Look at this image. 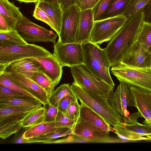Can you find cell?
I'll use <instances>...</instances> for the list:
<instances>
[{
    "label": "cell",
    "instance_id": "e0dca14e",
    "mask_svg": "<svg viewBox=\"0 0 151 151\" xmlns=\"http://www.w3.org/2000/svg\"><path fill=\"white\" fill-rule=\"evenodd\" d=\"M94 22L93 9L81 11L76 42L82 44L89 41Z\"/></svg>",
    "mask_w": 151,
    "mask_h": 151
},
{
    "label": "cell",
    "instance_id": "3957f363",
    "mask_svg": "<svg viewBox=\"0 0 151 151\" xmlns=\"http://www.w3.org/2000/svg\"><path fill=\"white\" fill-rule=\"evenodd\" d=\"M84 65L93 72L110 85L115 84L110 75V63L105 48L88 41L83 43Z\"/></svg>",
    "mask_w": 151,
    "mask_h": 151
},
{
    "label": "cell",
    "instance_id": "d6986e66",
    "mask_svg": "<svg viewBox=\"0 0 151 151\" xmlns=\"http://www.w3.org/2000/svg\"><path fill=\"white\" fill-rule=\"evenodd\" d=\"M36 4L47 13L58 37L60 34L63 12L60 4L39 0Z\"/></svg>",
    "mask_w": 151,
    "mask_h": 151
},
{
    "label": "cell",
    "instance_id": "7402d4cb",
    "mask_svg": "<svg viewBox=\"0 0 151 151\" xmlns=\"http://www.w3.org/2000/svg\"><path fill=\"white\" fill-rule=\"evenodd\" d=\"M80 117L102 129L113 132L114 128L104 118L88 106L80 104Z\"/></svg>",
    "mask_w": 151,
    "mask_h": 151
},
{
    "label": "cell",
    "instance_id": "bcb514c9",
    "mask_svg": "<svg viewBox=\"0 0 151 151\" xmlns=\"http://www.w3.org/2000/svg\"><path fill=\"white\" fill-rule=\"evenodd\" d=\"M142 117L141 114L138 111L134 113L123 119V122L126 124H129L137 122V119L140 117Z\"/></svg>",
    "mask_w": 151,
    "mask_h": 151
},
{
    "label": "cell",
    "instance_id": "8d00e7d4",
    "mask_svg": "<svg viewBox=\"0 0 151 151\" xmlns=\"http://www.w3.org/2000/svg\"><path fill=\"white\" fill-rule=\"evenodd\" d=\"M25 96H27L8 86L0 84V101Z\"/></svg>",
    "mask_w": 151,
    "mask_h": 151
},
{
    "label": "cell",
    "instance_id": "f1b7e54d",
    "mask_svg": "<svg viewBox=\"0 0 151 151\" xmlns=\"http://www.w3.org/2000/svg\"><path fill=\"white\" fill-rule=\"evenodd\" d=\"M137 41L147 50L151 52V24L144 21L137 38Z\"/></svg>",
    "mask_w": 151,
    "mask_h": 151
},
{
    "label": "cell",
    "instance_id": "484cf974",
    "mask_svg": "<svg viewBox=\"0 0 151 151\" xmlns=\"http://www.w3.org/2000/svg\"><path fill=\"white\" fill-rule=\"evenodd\" d=\"M42 104L39 100L27 96L0 101V107L14 106L30 108L42 106Z\"/></svg>",
    "mask_w": 151,
    "mask_h": 151
},
{
    "label": "cell",
    "instance_id": "5b68a950",
    "mask_svg": "<svg viewBox=\"0 0 151 151\" xmlns=\"http://www.w3.org/2000/svg\"><path fill=\"white\" fill-rule=\"evenodd\" d=\"M52 53L43 47L33 44L0 47V67L17 60L26 58L47 56Z\"/></svg>",
    "mask_w": 151,
    "mask_h": 151
},
{
    "label": "cell",
    "instance_id": "8fae6325",
    "mask_svg": "<svg viewBox=\"0 0 151 151\" xmlns=\"http://www.w3.org/2000/svg\"><path fill=\"white\" fill-rule=\"evenodd\" d=\"M0 74L10 79L32 93L43 106L48 103L46 92L29 78L18 72L8 65L0 67Z\"/></svg>",
    "mask_w": 151,
    "mask_h": 151
},
{
    "label": "cell",
    "instance_id": "d590c367",
    "mask_svg": "<svg viewBox=\"0 0 151 151\" xmlns=\"http://www.w3.org/2000/svg\"><path fill=\"white\" fill-rule=\"evenodd\" d=\"M0 84L8 86L23 94L26 96L38 100L35 96L21 86L1 74H0Z\"/></svg>",
    "mask_w": 151,
    "mask_h": 151
},
{
    "label": "cell",
    "instance_id": "9c48e42d",
    "mask_svg": "<svg viewBox=\"0 0 151 151\" xmlns=\"http://www.w3.org/2000/svg\"><path fill=\"white\" fill-rule=\"evenodd\" d=\"M53 55L63 66L70 68L84 64L82 44L76 42L54 44Z\"/></svg>",
    "mask_w": 151,
    "mask_h": 151
},
{
    "label": "cell",
    "instance_id": "ab89813d",
    "mask_svg": "<svg viewBox=\"0 0 151 151\" xmlns=\"http://www.w3.org/2000/svg\"><path fill=\"white\" fill-rule=\"evenodd\" d=\"M33 16L36 19L41 21L48 25L54 30V26L46 12L36 4Z\"/></svg>",
    "mask_w": 151,
    "mask_h": 151
},
{
    "label": "cell",
    "instance_id": "c3c4849f",
    "mask_svg": "<svg viewBox=\"0 0 151 151\" xmlns=\"http://www.w3.org/2000/svg\"><path fill=\"white\" fill-rule=\"evenodd\" d=\"M13 30L9 26L4 17L0 14V32H5Z\"/></svg>",
    "mask_w": 151,
    "mask_h": 151
},
{
    "label": "cell",
    "instance_id": "30bf717a",
    "mask_svg": "<svg viewBox=\"0 0 151 151\" xmlns=\"http://www.w3.org/2000/svg\"><path fill=\"white\" fill-rule=\"evenodd\" d=\"M81 10L77 5L63 12L60 35L57 42L65 44L76 42Z\"/></svg>",
    "mask_w": 151,
    "mask_h": 151
},
{
    "label": "cell",
    "instance_id": "7dc6e473",
    "mask_svg": "<svg viewBox=\"0 0 151 151\" xmlns=\"http://www.w3.org/2000/svg\"><path fill=\"white\" fill-rule=\"evenodd\" d=\"M60 4L63 12L70 6L77 5L79 0H59Z\"/></svg>",
    "mask_w": 151,
    "mask_h": 151
},
{
    "label": "cell",
    "instance_id": "7bdbcfd3",
    "mask_svg": "<svg viewBox=\"0 0 151 151\" xmlns=\"http://www.w3.org/2000/svg\"><path fill=\"white\" fill-rule=\"evenodd\" d=\"M47 107H45L44 122H55L58 111V108L50 104L47 103Z\"/></svg>",
    "mask_w": 151,
    "mask_h": 151
},
{
    "label": "cell",
    "instance_id": "277c9868",
    "mask_svg": "<svg viewBox=\"0 0 151 151\" xmlns=\"http://www.w3.org/2000/svg\"><path fill=\"white\" fill-rule=\"evenodd\" d=\"M73 83L108 100L113 94L114 86L98 77L84 64L70 68Z\"/></svg>",
    "mask_w": 151,
    "mask_h": 151
},
{
    "label": "cell",
    "instance_id": "f5cc1de1",
    "mask_svg": "<svg viewBox=\"0 0 151 151\" xmlns=\"http://www.w3.org/2000/svg\"><path fill=\"white\" fill-rule=\"evenodd\" d=\"M148 138V140L151 141V135L146 136Z\"/></svg>",
    "mask_w": 151,
    "mask_h": 151
},
{
    "label": "cell",
    "instance_id": "52a82bcc",
    "mask_svg": "<svg viewBox=\"0 0 151 151\" xmlns=\"http://www.w3.org/2000/svg\"><path fill=\"white\" fill-rule=\"evenodd\" d=\"M128 20L123 15L95 21L89 41L98 45L110 41Z\"/></svg>",
    "mask_w": 151,
    "mask_h": 151
},
{
    "label": "cell",
    "instance_id": "ee69618b",
    "mask_svg": "<svg viewBox=\"0 0 151 151\" xmlns=\"http://www.w3.org/2000/svg\"><path fill=\"white\" fill-rule=\"evenodd\" d=\"M77 99L76 98L70 96L64 97L59 102L58 107V111L64 112L71 104Z\"/></svg>",
    "mask_w": 151,
    "mask_h": 151
},
{
    "label": "cell",
    "instance_id": "f546056e",
    "mask_svg": "<svg viewBox=\"0 0 151 151\" xmlns=\"http://www.w3.org/2000/svg\"><path fill=\"white\" fill-rule=\"evenodd\" d=\"M22 121L12 120L0 122V137L5 139L22 127Z\"/></svg>",
    "mask_w": 151,
    "mask_h": 151
},
{
    "label": "cell",
    "instance_id": "6da1fadb",
    "mask_svg": "<svg viewBox=\"0 0 151 151\" xmlns=\"http://www.w3.org/2000/svg\"><path fill=\"white\" fill-rule=\"evenodd\" d=\"M144 12H140L129 19L105 48L110 67L121 62L137 41V35L144 21Z\"/></svg>",
    "mask_w": 151,
    "mask_h": 151
},
{
    "label": "cell",
    "instance_id": "9a60e30c",
    "mask_svg": "<svg viewBox=\"0 0 151 151\" xmlns=\"http://www.w3.org/2000/svg\"><path fill=\"white\" fill-rule=\"evenodd\" d=\"M135 104L138 109L145 120L144 124H151V91L141 88L130 86Z\"/></svg>",
    "mask_w": 151,
    "mask_h": 151
},
{
    "label": "cell",
    "instance_id": "b9f144b4",
    "mask_svg": "<svg viewBox=\"0 0 151 151\" xmlns=\"http://www.w3.org/2000/svg\"><path fill=\"white\" fill-rule=\"evenodd\" d=\"M55 127L73 126L75 122L66 116L63 112L58 111L55 121Z\"/></svg>",
    "mask_w": 151,
    "mask_h": 151
},
{
    "label": "cell",
    "instance_id": "8992f818",
    "mask_svg": "<svg viewBox=\"0 0 151 151\" xmlns=\"http://www.w3.org/2000/svg\"><path fill=\"white\" fill-rule=\"evenodd\" d=\"M111 71L120 82L151 91V67H134L121 63Z\"/></svg>",
    "mask_w": 151,
    "mask_h": 151
},
{
    "label": "cell",
    "instance_id": "ac0fdd59",
    "mask_svg": "<svg viewBox=\"0 0 151 151\" xmlns=\"http://www.w3.org/2000/svg\"><path fill=\"white\" fill-rule=\"evenodd\" d=\"M42 107L27 108L19 106L0 107V122L12 120H23L27 116Z\"/></svg>",
    "mask_w": 151,
    "mask_h": 151
},
{
    "label": "cell",
    "instance_id": "f907efd6",
    "mask_svg": "<svg viewBox=\"0 0 151 151\" xmlns=\"http://www.w3.org/2000/svg\"><path fill=\"white\" fill-rule=\"evenodd\" d=\"M21 2L25 3H36L39 0H15Z\"/></svg>",
    "mask_w": 151,
    "mask_h": 151
},
{
    "label": "cell",
    "instance_id": "7a4b0ae2",
    "mask_svg": "<svg viewBox=\"0 0 151 151\" xmlns=\"http://www.w3.org/2000/svg\"><path fill=\"white\" fill-rule=\"evenodd\" d=\"M71 87L81 104L90 108L114 127L122 122V117L110 104L107 99L73 83Z\"/></svg>",
    "mask_w": 151,
    "mask_h": 151
},
{
    "label": "cell",
    "instance_id": "5bb4252c",
    "mask_svg": "<svg viewBox=\"0 0 151 151\" xmlns=\"http://www.w3.org/2000/svg\"><path fill=\"white\" fill-rule=\"evenodd\" d=\"M121 63L132 67L151 68V52L145 49L136 41L129 50Z\"/></svg>",
    "mask_w": 151,
    "mask_h": 151
},
{
    "label": "cell",
    "instance_id": "681fc988",
    "mask_svg": "<svg viewBox=\"0 0 151 151\" xmlns=\"http://www.w3.org/2000/svg\"><path fill=\"white\" fill-rule=\"evenodd\" d=\"M144 13V21L151 24V0L146 6Z\"/></svg>",
    "mask_w": 151,
    "mask_h": 151
},
{
    "label": "cell",
    "instance_id": "2e32d148",
    "mask_svg": "<svg viewBox=\"0 0 151 151\" xmlns=\"http://www.w3.org/2000/svg\"><path fill=\"white\" fill-rule=\"evenodd\" d=\"M29 58L40 63L45 73L55 86L58 84L63 73V66L53 54L47 56Z\"/></svg>",
    "mask_w": 151,
    "mask_h": 151
},
{
    "label": "cell",
    "instance_id": "603a6c76",
    "mask_svg": "<svg viewBox=\"0 0 151 151\" xmlns=\"http://www.w3.org/2000/svg\"><path fill=\"white\" fill-rule=\"evenodd\" d=\"M133 0H111L107 9L98 20L124 15Z\"/></svg>",
    "mask_w": 151,
    "mask_h": 151
},
{
    "label": "cell",
    "instance_id": "836d02e7",
    "mask_svg": "<svg viewBox=\"0 0 151 151\" xmlns=\"http://www.w3.org/2000/svg\"><path fill=\"white\" fill-rule=\"evenodd\" d=\"M124 123L126 128L134 134L140 136L151 135V124H143L137 122L129 124Z\"/></svg>",
    "mask_w": 151,
    "mask_h": 151
},
{
    "label": "cell",
    "instance_id": "d4e9b609",
    "mask_svg": "<svg viewBox=\"0 0 151 151\" xmlns=\"http://www.w3.org/2000/svg\"><path fill=\"white\" fill-rule=\"evenodd\" d=\"M57 128L55 127V122H43L29 127L24 132L22 138L29 139L36 137L54 131Z\"/></svg>",
    "mask_w": 151,
    "mask_h": 151
},
{
    "label": "cell",
    "instance_id": "ffe728a7",
    "mask_svg": "<svg viewBox=\"0 0 151 151\" xmlns=\"http://www.w3.org/2000/svg\"><path fill=\"white\" fill-rule=\"evenodd\" d=\"M19 9L8 0H0V14L14 30L23 16Z\"/></svg>",
    "mask_w": 151,
    "mask_h": 151
},
{
    "label": "cell",
    "instance_id": "60d3db41",
    "mask_svg": "<svg viewBox=\"0 0 151 151\" xmlns=\"http://www.w3.org/2000/svg\"><path fill=\"white\" fill-rule=\"evenodd\" d=\"M111 0H100L93 9L94 21L98 20L107 9Z\"/></svg>",
    "mask_w": 151,
    "mask_h": 151
},
{
    "label": "cell",
    "instance_id": "f35d334b",
    "mask_svg": "<svg viewBox=\"0 0 151 151\" xmlns=\"http://www.w3.org/2000/svg\"><path fill=\"white\" fill-rule=\"evenodd\" d=\"M63 143H104V141L99 139L88 138L73 134L63 139Z\"/></svg>",
    "mask_w": 151,
    "mask_h": 151
},
{
    "label": "cell",
    "instance_id": "7c38bea8",
    "mask_svg": "<svg viewBox=\"0 0 151 151\" xmlns=\"http://www.w3.org/2000/svg\"><path fill=\"white\" fill-rule=\"evenodd\" d=\"M110 131L104 130L79 117L73 127L72 134L104 141L105 143L128 142L119 138L110 137Z\"/></svg>",
    "mask_w": 151,
    "mask_h": 151
},
{
    "label": "cell",
    "instance_id": "74e56055",
    "mask_svg": "<svg viewBox=\"0 0 151 151\" xmlns=\"http://www.w3.org/2000/svg\"><path fill=\"white\" fill-rule=\"evenodd\" d=\"M80 105L78 99L71 104L63 113L75 123L80 117Z\"/></svg>",
    "mask_w": 151,
    "mask_h": 151
},
{
    "label": "cell",
    "instance_id": "1f68e13d",
    "mask_svg": "<svg viewBox=\"0 0 151 151\" xmlns=\"http://www.w3.org/2000/svg\"><path fill=\"white\" fill-rule=\"evenodd\" d=\"M30 78L45 90L47 93L48 97L53 91L55 86L44 72L35 73L32 75Z\"/></svg>",
    "mask_w": 151,
    "mask_h": 151
},
{
    "label": "cell",
    "instance_id": "cb8c5ba5",
    "mask_svg": "<svg viewBox=\"0 0 151 151\" xmlns=\"http://www.w3.org/2000/svg\"><path fill=\"white\" fill-rule=\"evenodd\" d=\"M73 126L57 128L54 131L36 137L29 139H25L21 137V142L23 143H41L44 141L53 140L58 138L65 137L72 134Z\"/></svg>",
    "mask_w": 151,
    "mask_h": 151
},
{
    "label": "cell",
    "instance_id": "816d5d0a",
    "mask_svg": "<svg viewBox=\"0 0 151 151\" xmlns=\"http://www.w3.org/2000/svg\"><path fill=\"white\" fill-rule=\"evenodd\" d=\"M40 1H44L47 2H53L55 4H60L59 0H39Z\"/></svg>",
    "mask_w": 151,
    "mask_h": 151
},
{
    "label": "cell",
    "instance_id": "e575fe53",
    "mask_svg": "<svg viewBox=\"0 0 151 151\" xmlns=\"http://www.w3.org/2000/svg\"><path fill=\"white\" fill-rule=\"evenodd\" d=\"M150 0H133L124 14L129 19L137 14L144 11Z\"/></svg>",
    "mask_w": 151,
    "mask_h": 151
},
{
    "label": "cell",
    "instance_id": "d6a6232c",
    "mask_svg": "<svg viewBox=\"0 0 151 151\" xmlns=\"http://www.w3.org/2000/svg\"><path fill=\"white\" fill-rule=\"evenodd\" d=\"M45 106L42 107L26 117L22 122V127H30L44 122Z\"/></svg>",
    "mask_w": 151,
    "mask_h": 151
},
{
    "label": "cell",
    "instance_id": "4316f807",
    "mask_svg": "<svg viewBox=\"0 0 151 151\" xmlns=\"http://www.w3.org/2000/svg\"><path fill=\"white\" fill-rule=\"evenodd\" d=\"M68 96L76 98L69 84H61L50 94L48 99V103L58 108L60 100Z\"/></svg>",
    "mask_w": 151,
    "mask_h": 151
},
{
    "label": "cell",
    "instance_id": "44dd1931",
    "mask_svg": "<svg viewBox=\"0 0 151 151\" xmlns=\"http://www.w3.org/2000/svg\"><path fill=\"white\" fill-rule=\"evenodd\" d=\"M9 65L15 71L21 73L29 78L35 73L44 72L40 63L30 58L18 60Z\"/></svg>",
    "mask_w": 151,
    "mask_h": 151
},
{
    "label": "cell",
    "instance_id": "f6af8a7d",
    "mask_svg": "<svg viewBox=\"0 0 151 151\" xmlns=\"http://www.w3.org/2000/svg\"><path fill=\"white\" fill-rule=\"evenodd\" d=\"M100 0H79L77 5L81 11L93 9Z\"/></svg>",
    "mask_w": 151,
    "mask_h": 151
},
{
    "label": "cell",
    "instance_id": "83f0119b",
    "mask_svg": "<svg viewBox=\"0 0 151 151\" xmlns=\"http://www.w3.org/2000/svg\"><path fill=\"white\" fill-rule=\"evenodd\" d=\"M27 43L16 30L0 32V47Z\"/></svg>",
    "mask_w": 151,
    "mask_h": 151
},
{
    "label": "cell",
    "instance_id": "4dcf8cb0",
    "mask_svg": "<svg viewBox=\"0 0 151 151\" xmlns=\"http://www.w3.org/2000/svg\"><path fill=\"white\" fill-rule=\"evenodd\" d=\"M113 128V132L117 135L118 137L128 142L148 140V138L147 137L138 136L128 130L125 127L123 122Z\"/></svg>",
    "mask_w": 151,
    "mask_h": 151
},
{
    "label": "cell",
    "instance_id": "4fadbf2b",
    "mask_svg": "<svg viewBox=\"0 0 151 151\" xmlns=\"http://www.w3.org/2000/svg\"><path fill=\"white\" fill-rule=\"evenodd\" d=\"M108 101L110 105L122 116V119L130 115L127 106H135L130 86L123 82H120L114 93Z\"/></svg>",
    "mask_w": 151,
    "mask_h": 151
},
{
    "label": "cell",
    "instance_id": "ba28073f",
    "mask_svg": "<svg viewBox=\"0 0 151 151\" xmlns=\"http://www.w3.org/2000/svg\"><path fill=\"white\" fill-rule=\"evenodd\" d=\"M16 29L27 42H56L57 34L32 22L24 15L20 20Z\"/></svg>",
    "mask_w": 151,
    "mask_h": 151
}]
</instances>
